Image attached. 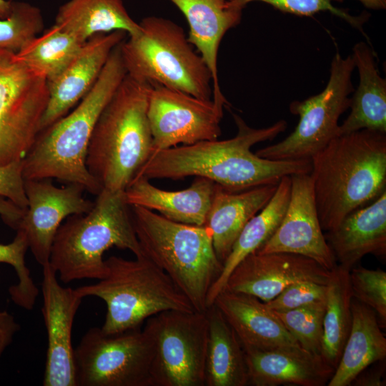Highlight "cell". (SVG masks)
<instances>
[{"label": "cell", "mask_w": 386, "mask_h": 386, "mask_svg": "<svg viewBox=\"0 0 386 386\" xmlns=\"http://www.w3.org/2000/svg\"><path fill=\"white\" fill-rule=\"evenodd\" d=\"M327 285L321 355L336 369L352 326L350 271L337 265Z\"/></svg>", "instance_id": "obj_30"}, {"label": "cell", "mask_w": 386, "mask_h": 386, "mask_svg": "<svg viewBox=\"0 0 386 386\" xmlns=\"http://www.w3.org/2000/svg\"><path fill=\"white\" fill-rule=\"evenodd\" d=\"M184 14L189 25L187 39L206 62L212 76L213 101L225 107L219 82L217 58L225 34L239 24L244 9L234 0H169Z\"/></svg>", "instance_id": "obj_20"}, {"label": "cell", "mask_w": 386, "mask_h": 386, "mask_svg": "<svg viewBox=\"0 0 386 386\" xmlns=\"http://www.w3.org/2000/svg\"><path fill=\"white\" fill-rule=\"evenodd\" d=\"M351 56L359 84L350 97V113L339 126L338 136L362 129L386 133V79L380 76L375 54L360 41L354 46Z\"/></svg>", "instance_id": "obj_25"}, {"label": "cell", "mask_w": 386, "mask_h": 386, "mask_svg": "<svg viewBox=\"0 0 386 386\" xmlns=\"http://www.w3.org/2000/svg\"><path fill=\"white\" fill-rule=\"evenodd\" d=\"M129 208L144 256L167 273L195 311L205 312L209 291L223 269L209 229L170 220L142 207Z\"/></svg>", "instance_id": "obj_6"}, {"label": "cell", "mask_w": 386, "mask_h": 386, "mask_svg": "<svg viewBox=\"0 0 386 386\" xmlns=\"http://www.w3.org/2000/svg\"><path fill=\"white\" fill-rule=\"evenodd\" d=\"M277 184L239 192L217 184L204 226L211 232L214 252L221 262L224 264L247 223L271 199Z\"/></svg>", "instance_id": "obj_24"}, {"label": "cell", "mask_w": 386, "mask_h": 386, "mask_svg": "<svg viewBox=\"0 0 386 386\" xmlns=\"http://www.w3.org/2000/svg\"><path fill=\"white\" fill-rule=\"evenodd\" d=\"M74 353L76 386H153V347L144 329L90 328Z\"/></svg>", "instance_id": "obj_11"}, {"label": "cell", "mask_w": 386, "mask_h": 386, "mask_svg": "<svg viewBox=\"0 0 386 386\" xmlns=\"http://www.w3.org/2000/svg\"><path fill=\"white\" fill-rule=\"evenodd\" d=\"M369 9L383 10L386 9V0H357Z\"/></svg>", "instance_id": "obj_42"}, {"label": "cell", "mask_w": 386, "mask_h": 386, "mask_svg": "<svg viewBox=\"0 0 386 386\" xmlns=\"http://www.w3.org/2000/svg\"><path fill=\"white\" fill-rule=\"evenodd\" d=\"M350 281L352 297L375 310L382 327H385L386 272L360 266L351 269Z\"/></svg>", "instance_id": "obj_35"}, {"label": "cell", "mask_w": 386, "mask_h": 386, "mask_svg": "<svg viewBox=\"0 0 386 386\" xmlns=\"http://www.w3.org/2000/svg\"><path fill=\"white\" fill-rule=\"evenodd\" d=\"M337 265L351 270L365 255L386 254V191L325 234Z\"/></svg>", "instance_id": "obj_21"}, {"label": "cell", "mask_w": 386, "mask_h": 386, "mask_svg": "<svg viewBox=\"0 0 386 386\" xmlns=\"http://www.w3.org/2000/svg\"><path fill=\"white\" fill-rule=\"evenodd\" d=\"M19 330L20 325L13 315L5 310H0V358Z\"/></svg>", "instance_id": "obj_40"}, {"label": "cell", "mask_w": 386, "mask_h": 386, "mask_svg": "<svg viewBox=\"0 0 386 386\" xmlns=\"http://www.w3.org/2000/svg\"><path fill=\"white\" fill-rule=\"evenodd\" d=\"M327 285L303 281L294 283L265 304L272 310L282 311L303 305L325 302Z\"/></svg>", "instance_id": "obj_37"}, {"label": "cell", "mask_w": 386, "mask_h": 386, "mask_svg": "<svg viewBox=\"0 0 386 386\" xmlns=\"http://www.w3.org/2000/svg\"><path fill=\"white\" fill-rule=\"evenodd\" d=\"M212 305L233 328L244 349H303L274 311L254 296L224 290Z\"/></svg>", "instance_id": "obj_19"}, {"label": "cell", "mask_w": 386, "mask_h": 386, "mask_svg": "<svg viewBox=\"0 0 386 386\" xmlns=\"http://www.w3.org/2000/svg\"><path fill=\"white\" fill-rule=\"evenodd\" d=\"M223 108L212 99H203L160 85H152L147 115L152 154L179 144L217 139L221 134Z\"/></svg>", "instance_id": "obj_13"}, {"label": "cell", "mask_w": 386, "mask_h": 386, "mask_svg": "<svg viewBox=\"0 0 386 386\" xmlns=\"http://www.w3.org/2000/svg\"><path fill=\"white\" fill-rule=\"evenodd\" d=\"M119 44L110 54L98 79L74 109L41 130L23 159V177L57 179L97 195L102 187L86 165L96 122L127 75Z\"/></svg>", "instance_id": "obj_3"}, {"label": "cell", "mask_w": 386, "mask_h": 386, "mask_svg": "<svg viewBox=\"0 0 386 386\" xmlns=\"http://www.w3.org/2000/svg\"><path fill=\"white\" fill-rule=\"evenodd\" d=\"M256 1L269 4L282 12L300 16H310L320 12L330 11L365 35L362 26L368 19V15L363 14L360 16H352L333 5V1L341 2L342 0H234L235 4L242 9L249 3Z\"/></svg>", "instance_id": "obj_36"}, {"label": "cell", "mask_w": 386, "mask_h": 386, "mask_svg": "<svg viewBox=\"0 0 386 386\" xmlns=\"http://www.w3.org/2000/svg\"><path fill=\"white\" fill-rule=\"evenodd\" d=\"M0 196L26 210L28 199L24 189L23 160L0 166Z\"/></svg>", "instance_id": "obj_38"}, {"label": "cell", "mask_w": 386, "mask_h": 386, "mask_svg": "<svg viewBox=\"0 0 386 386\" xmlns=\"http://www.w3.org/2000/svg\"><path fill=\"white\" fill-rule=\"evenodd\" d=\"M83 44L73 34L54 24L31 39L16 55L50 82L66 68Z\"/></svg>", "instance_id": "obj_31"}, {"label": "cell", "mask_w": 386, "mask_h": 386, "mask_svg": "<svg viewBox=\"0 0 386 386\" xmlns=\"http://www.w3.org/2000/svg\"><path fill=\"white\" fill-rule=\"evenodd\" d=\"M107 272L98 282L76 288L81 297L94 296L107 305L101 327L107 334L140 327L166 310L194 311L188 298L160 267L147 257L105 259Z\"/></svg>", "instance_id": "obj_8"}, {"label": "cell", "mask_w": 386, "mask_h": 386, "mask_svg": "<svg viewBox=\"0 0 386 386\" xmlns=\"http://www.w3.org/2000/svg\"><path fill=\"white\" fill-rule=\"evenodd\" d=\"M237 133L226 140H206L154 152L136 177L179 179L187 177L207 178L233 192L278 184L284 176L310 174L311 160H271L258 157L251 147L274 139L285 131L287 122L256 129L233 114Z\"/></svg>", "instance_id": "obj_1"}, {"label": "cell", "mask_w": 386, "mask_h": 386, "mask_svg": "<svg viewBox=\"0 0 386 386\" xmlns=\"http://www.w3.org/2000/svg\"><path fill=\"white\" fill-rule=\"evenodd\" d=\"M40 9L24 1H13L10 15L0 19V49L19 52L44 31Z\"/></svg>", "instance_id": "obj_33"}, {"label": "cell", "mask_w": 386, "mask_h": 386, "mask_svg": "<svg viewBox=\"0 0 386 386\" xmlns=\"http://www.w3.org/2000/svg\"><path fill=\"white\" fill-rule=\"evenodd\" d=\"M24 189L28 207L17 229L24 233L29 249L43 267L49 263L53 241L62 221L87 213L94 202L83 196L85 189L81 186L57 187L51 179L24 180Z\"/></svg>", "instance_id": "obj_14"}, {"label": "cell", "mask_w": 386, "mask_h": 386, "mask_svg": "<svg viewBox=\"0 0 386 386\" xmlns=\"http://www.w3.org/2000/svg\"><path fill=\"white\" fill-rule=\"evenodd\" d=\"M144 330L153 347V386H204L205 312L163 311L148 318Z\"/></svg>", "instance_id": "obj_10"}, {"label": "cell", "mask_w": 386, "mask_h": 386, "mask_svg": "<svg viewBox=\"0 0 386 386\" xmlns=\"http://www.w3.org/2000/svg\"><path fill=\"white\" fill-rule=\"evenodd\" d=\"M332 274L333 269L329 270L302 255L253 252L235 267L224 290L250 295L266 302L296 282L310 281L327 284Z\"/></svg>", "instance_id": "obj_17"}, {"label": "cell", "mask_w": 386, "mask_h": 386, "mask_svg": "<svg viewBox=\"0 0 386 386\" xmlns=\"http://www.w3.org/2000/svg\"><path fill=\"white\" fill-rule=\"evenodd\" d=\"M248 385L277 386L294 384L323 386L335 369L322 355L302 350L262 351L244 349Z\"/></svg>", "instance_id": "obj_22"}, {"label": "cell", "mask_w": 386, "mask_h": 386, "mask_svg": "<svg viewBox=\"0 0 386 386\" xmlns=\"http://www.w3.org/2000/svg\"><path fill=\"white\" fill-rule=\"evenodd\" d=\"M208 334L204 386H246L248 372L244 347L220 310L205 311Z\"/></svg>", "instance_id": "obj_27"}, {"label": "cell", "mask_w": 386, "mask_h": 386, "mask_svg": "<svg viewBox=\"0 0 386 386\" xmlns=\"http://www.w3.org/2000/svg\"><path fill=\"white\" fill-rule=\"evenodd\" d=\"M96 196L89 212L69 216L54 237L49 264L64 283L104 278L103 254L112 247L145 257L124 192L102 189Z\"/></svg>", "instance_id": "obj_5"}, {"label": "cell", "mask_w": 386, "mask_h": 386, "mask_svg": "<svg viewBox=\"0 0 386 386\" xmlns=\"http://www.w3.org/2000/svg\"><path fill=\"white\" fill-rule=\"evenodd\" d=\"M325 307L326 301L273 311L304 350L321 355Z\"/></svg>", "instance_id": "obj_32"}, {"label": "cell", "mask_w": 386, "mask_h": 386, "mask_svg": "<svg viewBox=\"0 0 386 386\" xmlns=\"http://www.w3.org/2000/svg\"><path fill=\"white\" fill-rule=\"evenodd\" d=\"M216 187L214 182L196 177L187 189L167 191L152 185L143 177H136L124 194L129 206L156 210L174 222L204 226Z\"/></svg>", "instance_id": "obj_23"}, {"label": "cell", "mask_w": 386, "mask_h": 386, "mask_svg": "<svg viewBox=\"0 0 386 386\" xmlns=\"http://www.w3.org/2000/svg\"><path fill=\"white\" fill-rule=\"evenodd\" d=\"M13 1L0 0V19L7 18L12 11Z\"/></svg>", "instance_id": "obj_43"}, {"label": "cell", "mask_w": 386, "mask_h": 386, "mask_svg": "<svg viewBox=\"0 0 386 386\" xmlns=\"http://www.w3.org/2000/svg\"><path fill=\"white\" fill-rule=\"evenodd\" d=\"M54 24L82 43L97 34L122 31L130 36L140 31L122 0H69L59 8Z\"/></svg>", "instance_id": "obj_29"}, {"label": "cell", "mask_w": 386, "mask_h": 386, "mask_svg": "<svg viewBox=\"0 0 386 386\" xmlns=\"http://www.w3.org/2000/svg\"><path fill=\"white\" fill-rule=\"evenodd\" d=\"M290 179V197L283 219L271 238L255 252L300 254L332 270L337 264L320 223L311 176L295 174Z\"/></svg>", "instance_id": "obj_15"}, {"label": "cell", "mask_w": 386, "mask_h": 386, "mask_svg": "<svg viewBox=\"0 0 386 386\" xmlns=\"http://www.w3.org/2000/svg\"><path fill=\"white\" fill-rule=\"evenodd\" d=\"M42 315L47 333L44 386H76L72 327L81 302L76 290L61 287L49 263L42 267Z\"/></svg>", "instance_id": "obj_16"}, {"label": "cell", "mask_w": 386, "mask_h": 386, "mask_svg": "<svg viewBox=\"0 0 386 386\" xmlns=\"http://www.w3.org/2000/svg\"><path fill=\"white\" fill-rule=\"evenodd\" d=\"M29 249L24 233L16 230L13 241L6 244H0V263L10 264L14 267L18 282L9 289L11 300L18 306L31 310L39 295V290L30 276V271L25 262V254Z\"/></svg>", "instance_id": "obj_34"}, {"label": "cell", "mask_w": 386, "mask_h": 386, "mask_svg": "<svg viewBox=\"0 0 386 386\" xmlns=\"http://www.w3.org/2000/svg\"><path fill=\"white\" fill-rule=\"evenodd\" d=\"M139 24V32L119 44L127 74L152 85L211 99V72L184 29L154 16L145 17Z\"/></svg>", "instance_id": "obj_7"}, {"label": "cell", "mask_w": 386, "mask_h": 386, "mask_svg": "<svg viewBox=\"0 0 386 386\" xmlns=\"http://www.w3.org/2000/svg\"><path fill=\"white\" fill-rule=\"evenodd\" d=\"M311 163L320 223L330 231L386 191V133L362 129L337 136Z\"/></svg>", "instance_id": "obj_2"}, {"label": "cell", "mask_w": 386, "mask_h": 386, "mask_svg": "<svg viewBox=\"0 0 386 386\" xmlns=\"http://www.w3.org/2000/svg\"><path fill=\"white\" fill-rule=\"evenodd\" d=\"M291 192L290 176L283 177L269 202L244 226L223 264L222 272L210 288L207 305H212L224 290L235 267L247 255L259 250L273 235L287 208Z\"/></svg>", "instance_id": "obj_28"}, {"label": "cell", "mask_w": 386, "mask_h": 386, "mask_svg": "<svg viewBox=\"0 0 386 386\" xmlns=\"http://www.w3.org/2000/svg\"><path fill=\"white\" fill-rule=\"evenodd\" d=\"M351 55L333 56L330 76L325 89L302 101H294L290 111L299 117L294 131L284 139L256 152L271 160H311V158L338 136L339 119L350 108L355 90L352 74L355 69Z\"/></svg>", "instance_id": "obj_9"}, {"label": "cell", "mask_w": 386, "mask_h": 386, "mask_svg": "<svg viewBox=\"0 0 386 386\" xmlns=\"http://www.w3.org/2000/svg\"><path fill=\"white\" fill-rule=\"evenodd\" d=\"M127 36L122 31L94 35L83 44L61 74L47 82L49 99L41 119L40 131L66 115L86 95L112 50Z\"/></svg>", "instance_id": "obj_18"}, {"label": "cell", "mask_w": 386, "mask_h": 386, "mask_svg": "<svg viewBox=\"0 0 386 386\" xmlns=\"http://www.w3.org/2000/svg\"><path fill=\"white\" fill-rule=\"evenodd\" d=\"M351 310L350 332L327 386L351 385L363 370L386 357V338L375 311L354 297Z\"/></svg>", "instance_id": "obj_26"}, {"label": "cell", "mask_w": 386, "mask_h": 386, "mask_svg": "<svg viewBox=\"0 0 386 386\" xmlns=\"http://www.w3.org/2000/svg\"><path fill=\"white\" fill-rule=\"evenodd\" d=\"M26 209L21 208L11 200L0 196V216L3 222L14 229H17Z\"/></svg>", "instance_id": "obj_41"}, {"label": "cell", "mask_w": 386, "mask_h": 386, "mask_svg": "<svg viewBox=\"0 0 386 386\" xmlns=\"http://www.w3.org/2000/svg\"><path fill=\"white\" fill-rule=\"evenodd\" d=\"M151 86L127 74L96 122L86 165L102 190L124 192L152 154Z\"/></svg>", "instance_id": "obj_4"}, {"label": "cell", "mask_w": 386, "mask_h": 386, "mask_svg": "<svg viewBox=\"0 0 386 386\" xmlns=\"http://www.w3.org/2000/svg\"><path fill=\"white\" fill-rule=\"evenodd\" d=\"M47 80L16 53L0 49V166L21 161L40 131Z\"/></svg>", "instance_id": "obj_12"}, {"label": "cell", "mask_w": 386, "mask_h": 386, "mask_svg": "<svg viewBox=\"0 0 386 386\" xmlns=\"http://www.w3.org/2000/svg\"><path fill=\"white\" fill-rule=\"evenodd\" d=\"M375 366L370 369L366 367L353 380L352 384L360 386H383L385 385L384 375L385 372V360L374 363ZM351 384V385H352Z\"/></svg>", "instance_id": "obj_39"}]
</instances>
